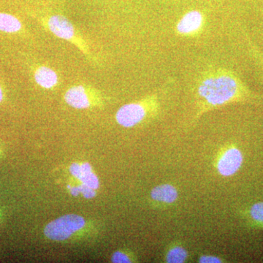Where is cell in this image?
<instances>
[{
  "label": "cell",
  "instance_id": "4",
  "mask_svg": "<svg viewBox=\"0 0 263 263\" xmlns=\"http://www.w3.org/2000/svg\"><path fill=\"white\" fill-rule=\"evenodd\" d=\"M100 94L96 89L84 85H76L67 89L65 94L66 103L76 109L89 108L93 100H98Z\"/></svg>",
  "mask_w": 263,
  "mask_h": 263
},
{
  "label": "cell",
  "instance_id": "15",
  "mask_svg": "<svg viewBox=\"0 0 263 263\" xmlns=\"http://www.w3.org/2000/svg\"><path fill=\"white\" fill-rule=\"evenodd\" d=\"M112 262L114 263H128L131 262V259L127 254L122 252H115L112 256Z\"/></svg>",
  "mask_w": 263,
  "mask_h": 263
},
{
  "label": "cell",
  "instance_id": "13",
  "mask_svg": "<svg viewBox=\"0 0 263 263\" xmlns=\"http://www.w3.org/2000/svg\"><path fill=\"white\" fill-rule=\"evenodd\" d=\"M249 215L253 224L263 228V202H257L250 207Z\"/></svg>",
  "mask_w": 263,
  "mask_h": 263
},
{
  "label": "cell",
  "instance_id": "6",
  "mask_svg": "<svg viewBox=\"0 0 263 263\" xmlns=\"http://www.w3.org/2000/svg\"><path fill=\"white\" fill-rule=\"evenodd\" d=\"M146 115V108L141 103L123 105L116 114L118 124L124 127H132L139 124Z\"/></svg>",
  "mask_w": 263,
  "mask_h": 263
},
{
  "label": "cell",
  "instance_id": "16",
  "mask_svg": "<svg viewBox=\"0 0 263 263\" xmlns=\"http://www.w3.org/2000/svg\"><path fill=\"white\" fill-rule=\"evenodd\" d=\"M199 262L200 263H221L222 259L214 255H202L199 258Z\"/></svg>",
  "mask_w": 263,
  "mask_h": 263
},
{
  "label": "cell",
  "instance_id": "7",
  "mask_svg": "<svg viewBox=\"0 0 263 263\" xmlns=\"http://www.w3.org/2000/svg\"><path fill=\"white\" fill-rule=\"evenodd\" d=\"M70 171L72 176L80 180L83 184L93 189L98 190L100 186V182L96 175L93 174L91 167L89 163L81 164L73 163L71 164Z\"/></svg>",
  "mask_w": 263,
  "mask_h": 263
},
{
  "label": "cell",
  "instance_id": "3",
  "mask_svg": "<svg viewBox=\"0 0 263 263\" xmlns=\"http://www.w3.org/2000/svg\"><path fill=\"white\" fill-rule=\"evenodd\" d=\"M84 218L76 214H67L51 221L46 226L44 233L49 239L64 240L84 228Z\"/></svg>",
  "mask_w": 263,
  "mask_h": 263
},
{
  "label": "cell",
  "instance_id": "5",
  "mask_svg": "<svg viewBox=\"0 0 263 263\" xmlns=\"http://www.w3.org/2000/svg\"><path fill=\"white\" fill-rule=\"evenodd\" d=\"M243 162V156L241 151L237 147L230 146L219 156L216 168L221 176L229 177L239 171Z\"/></svg>",
  "mask_w": 263,
  "mask_h": 263
},
{
  "label": "cell",
  "instance_id": "11",
  "mask_svg": "<svg viewBox=\"0 0 263 263\" xmlns=\"http://www.w3.org/2000/svg\"><path fill=\"white\" fill-rule=\"evenodd\" d=\"M22 28V24L13 15L0 13V31L8 33L18 32Z\"/></svg>",
  "mask_w": 263,
  "mask_h": 263
},
{
  "label": "cell",
  "instance_id": "10",
  "mask_svg": "<svg viewBox=\"0 0 263 263\" xmlns=\"http://www.w3.org/2000/svg\"><path fill=\"white\" fill-rule=\"evenodd\" d=\"M178 196L177 189L169 183L159 185L151 192V197L154 200L164 203H173L177 200Z\"/></svg>",
  "mask_w": 263,
  "mask_h": 263
},
{
  "label": "cell",
  "instance_id": "9",
  "mask_svg": "<svg viewBox=\"0 0 263 263\" xmlns=\"http://www.w3.org/2000/svg\"><path fill=\"white\" fill-rule=\"evenodd\" d=\"M34 79L36 84L43 89H53L59 84L57 72L47 66H39L34 71Z\"/></svg>",
  "mask_w": 263,
  "mask_h": 263
},
{
  "label": "cell",
  "instance_id": "14",
  "mask_svg": "<svg viewBox=\"0 0 263 263\" xmlns=\"http://www.w3.org/2000/svg\"><path fill=\"white\" fill-rule=\"evenodd\" d=\"M71 193L75 196H77L79 193H81L86 198H91V197H95V195L94 190L84 184L81 185L79 187L72 189Z\"/></svg>",
  "mask_w": 263,
  "mask_h": 263
},
{
  "label": "cell",
  "instance_id": "17",
  "mask_svg": "<svg viewBox=\"0 0 263 263\" xmlns=\"http://www.w3.org/2000/svg\"><path fill=\"white\" fill-rule=\"evenodd\" d=\"M3 99V90H2L1 86H0V103H1L2 100Z\"/></svg>",
  "mask_w": 263,
  "mask_h": 263
},
{
  "label": "cell",
  "instance_id": "2",
  "mask_svg": "<svg viewBox=\"0 0 263 263\" xmlns=\"http://www.w3.org/2000/svg\"><path fill=\"white\" fill-rule=\"evenodd\" d=\"M43 26L57 37L69 41L75 45L84 54L90 55L89 46L76 32L73 25L66 17L54 15L45 19Z\"/></svg>",
  "mask_w": 263,
  "mask_h": 263
},
{
  "label": "cell",
  "instance_id": "8",
  "mask_svg": "<svg viewBox=\"0 0 263 263\" xmlns=\"http://www.w3.org/2000/svg\"><path fill=\"white\" fill-rule=\"evenodd\" d=\"M201 13L197 10L186 13L176 26L178 32L181 34H189L197 32L200 29L202 24Z\"/></svg>",
  "mask_w": 263,
  "mask_h": 263
},
{
  "label": "cell",
  "instance_id": "12",
  "mask_svg": "<svg viewBox=\"0 0 263 263\" xmlns=\"http://www.w3.org/2000/svg\"><path fill=\"white\" fill-rule=\"evenodd\" d=\"M187 251L183 247L176 246L170 249L166 256V262L169 263L184 262L187 259Z\"/></svg>",
  "mask_w": 263,
  "mask_h": 263
},
{
  "label": "cell",
  "instance_id": "1",
  "mask_svg": "<svg viewBox=\"0 0 263 263\" xmlns=\"http://www.w3.org/2000/svg\"><path fill=\"white\" fill-rule=\"evenodd\" d=\"M199 95L213 106L232 101L240 94V86L234 78L219 75L208 78L198 89Z\"/></svg>",
  "mask_w": 263,
  "mask_h": 263
}]
</instances>
